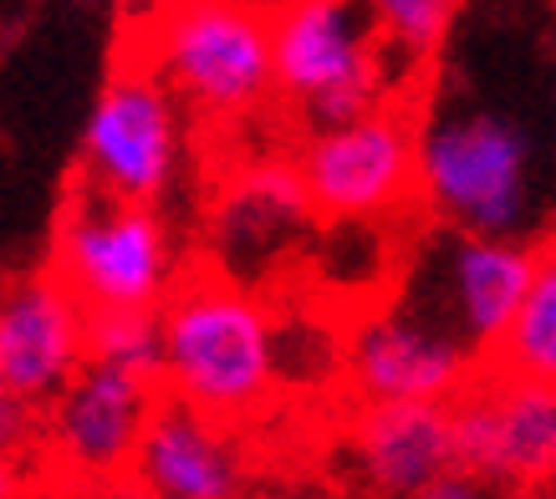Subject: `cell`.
<instances>
[{"mask_svg":"<svg viewBox=\"0 0 556 499\" xmlns=\"http://www.w3.org/2000/svg\"><path fill=\"white\" fill-rule=\"evenodd\" d=\"M51 270L77 291L87 311H164L174 285L185 281L174 234L159 204H128L77 183L56 219Z\"/></svg>","mask_w":556,"mask_h":499,"instance_id":"5","label":"cell"},{"mask_svg":"<svg viewBox=\"0 0 556 499\" xmlns=\"http://www.w3.org/2000/svg\"><path fill=\"white\" fill-rule=\"evenodd\" d=\"M240 5H251V11H261V16H281V11L302 5V0H240Z\"/></svg>","mask_w":556,"mask_h":499,"instance_id":"23","label":"cell"},{"mask_svg":"<svg viewBox=\"0 0 556 499\" xmlns=\"http://www.w3.org/2000/svg\"><path fill=\"white\" fill-rule=\"evenodd\" d=\"M276 51V98L302 133L393 102L404 82L383 47L368 0H302L270 16Z\"/></svg>","mask_w":556,"mask_h":499,"instance_id":"4","label":"cell"},{"mask_svg":"<svg viewBox=\"0 0 556 499\" xmlns=\"http://www.w3.org/2000/svg\"><path fill=\"white\" fill-rule=\"evenodd\" d=\"M0 499H36L31 459H16V453H0Z\"/></svg>","mask_w":556,"mask_h":499,"instance_id":"21","label":"cell"},{"mask_svg":"<svg viewBox=\"0 0 556 499\" xmlns=\"http://www.w3.org/2000/svg\"><path fill=\"white\" fill-rule=\"evenodd\" d=\"M490 367H501L510 378H536V383L556 387V240L541 245L531 291H526L521 311L510 321L506 342L495 347Z\"/></svg>","mask_w":556,"mask_h":499,"instance_id":"16","label":"cell"},{"mask_svg":"<svg viewBox=\"0 0 556 499\" xmlns=\"http://www.w3.org/2000/svg\"><path fill=\"white\" fill-rule=\"evenodd\" d=\"M368 5L404 82L419 77L424 67H434V56L444 51L459 16V0H368Z\"/></svg>","mask_w":556,"mask_h":499,"instance_id":"17","label":"cell"},{"mask_svg":"<svg viewBox=\"0 0 556 499\" xmlns=\"http://www.w3.org/2000/svg\"><path fill=\"white\" fill-rule=\"evenodd\" d=\"M138 62L210 123H240L276 98L270 16L240 0H169L149 11Z\"/></svg>","mask_w":556,"mask_h":499,"instance_id":"3","label":"cell"},{"mask_svg":"<svg viewBox=\"0 0 556 499\" xmlns=\"http://www.w3.org/2000/svg\"><path fill=\"white\" fill-rule=\"evenodd\" d=\"M87 357L159 378V367H164V311H143V306L92 311L87 317Z\"/></svg>","mask_w":556,"mask_h":499,"instance_id":"18","label":"cell"},{"mask_svg":"<svg viewBox=\"0 0 556 499\" xmlns=\"http://www.w3.org/2000/svg\"><path fill=\"white\" fill-rule=\"evenodd\" d=\"M77 499H159V495L143 489L138 479H123V484H108V489H92V495H77Z\"/></svg>","mask_w":556,"mask_h":499,"instance_id":"22","label":"cell"},{"mask_svg":"<svg viewBox=\"0 0 556 499\" xmlns=\"http://www.w3.org/2000/svg\"><path fill=\"white\" fill-rule=\"evenodd\" d=\"M87 311L56 270L21 276L0 291V372L26 408H47L87 362Z\"/></svg>","mask_w":556,"mask_h":499,"instance_id":"13","label":"cell"},{"mask_svg":"<svg viewBox=\"0 0 556 499\" xmlns=\"http://www.w3.org/2000/svg\"><path fill=\"white\" fill-rule=\"evenodd\" d=\"M296 168L321 219H388L419 204V117L404 102L312 128Z\"/></svg>","mask_w":556,"mask_h":499,"instance_id":"8","label":"cell"},{"mask_svg":"<svg viewBox=\"0 0 556 499\" xmlns=\"http://www.w3.org/2000/svg\"><path fill=\"white\" fill-rule=\"evenodd\" d=\"M159 383L169 398L230 423L266 413L281 387L276 317L251 285L219 270H194L164 300V367Z\"/></svg>","mask_w":556,"mask_h":499,"instance_id":"2","label":"cell"},{"mask_svg":"<svg viewBox=\"0 0 556 499\" xmlns=\"http://www.w3.org/2000/svg\"><path fill=\"white\" fill-rule=\"evenodd\" d=\"M536 255L541 245L521 234H475L444 225V234L414 255V270H408L399 300L439 321L490 367L495 347L506 342L510 321L521 311L526 291H531Z\"/></svg>","mask_w":556,"mask_h":499,"instance_id":"7","label":"cell"},{"mask_svg":"<svg viewBox=\"0 0 556 499\" xmlns=\"http://www.w3.org/2000/svg\"><path fill=\"white\" fill-rule=\"evenodd\" d=\"M36 423H41V413H36V408H26V402L11 393L5 372H0V453L31 459V453H36Z\"/></svg>","mask_w":556,"mask_h":499,"instance_id":"19","label":"cell"},{"mask_svg":"<svg viewBox=\"0 0 556 499\" xmlns=\"http://www.w3.org/2000/svg\"><path fill=\"white\" fill-rule=\"evenodd\" d=\"M348 469L363 499H414L459 469L450 402H357Z\"/></svg>","mask_w":556,"mask_h":499,"instance_id":"14","label":"cell"},{"mask_svg":"<svg viewBox=\"0 0 556 499\" xmlns=\"http://www.w3.org/2000/svg\"><path fill=\"white\" fill-rule=\"evenodd\" d=\"M36 499H77V495H67V489H51V484H47V495H36Z\"/></svg>","mask_w":556,"mask_h":499,"instance_id":"24","label":"cell"},{"mask_svg":"<svg viewBox=\"0 0 556 499\" xmlns=\"http://www.w3.org/2000/svg\"><path fill=\"white\" fill-rule=\"evenodd\" d=\"M159 5H169V0H149V11H159Z\"/></svg>","mask_w":556,"mask_h":499,"instance_id":"25","label":"cell"},{"mask_svg":"<svg viewBox=\"0 0 556 499\" xmlns=\"http://www.w3.org/2000/svg\"><path fill=\"white\" fill-rule=\"evenodd\" d=\"M312 225L317 204L306 194L296 158L240 168L210 209V270L261 291L276 281L281 260H302V250H312Z\"/></svg>","mask_w":556,"mask_h":499,"instance_id":"12","label":"cell"},{"mask_svg":"<svg viewBox=\"0 0 556 499\" xmlns=\"http://www.w3.org/2000/svg\"><path fill=\"white\" fill-rule=\"evenodd\" d=\"M185 107L143 62H123L83 128V179L128 204H164L185 164Z\"/></svg>","mask_w":556,"mask_h":499,"instance_id":"9","label":"cell"},{"mask_svg":"<svg viewBox=\"0 0 556 499\" xmlns=\"http://www.w3.org/2000/svg\"><path fill=\"white\" fill-rule=\"evenodd\" d=\"M134 479L159 499H245L251 449L240 423L164 393L134 459Z\"/></svg>","mask_w":556,"mask_h":499,"instance_id":"15","label":"cell"},{"mask_svg":"<svg viewBox=\"0 0 556 499\" xmlns=\"http://www.w3.org/2000/svg\"><path fill=\"white\" fill-rule=\"evenodd\" d=\"M159 398H164L159 378L87 357L83 372L41 408L31 464L51 489L67 495H92L134 479V459L143 449Z\"/></svg>","mask_w":556,"mask_h":499,"instance_id":"6","label":"cell"},{"mask_svg":"<svg viewBox=\"0 0 556 499\" xmlns=\"http://www.w3.org/2000/svg\"><path fill=\"white\" fill-rule=\"evenodd\" d=\"M485 372L459 336L388 296L348 327L342 383L357 402H455Z\"/></svg>","mask_w":556,"mask_h":499,"instance_id":"10","label":"cell"},{"mask_svg":"<svg viewBox=\"0 0 556 499\" xmlns=\"http://www.w3.org/2000/svg\"><path fill=\"white\" fill-rule=\"evenodd\" d=\"M419 209L450 230L531 240L541 209L531 128L475 98L434 102L419 117Z\"/></svg>","mask_w":556,"mask_h":499,"instance_id":"1","label":"cell"},{"mask_svg":"<svg viewBox=\"0 0 556 499\" xmlns=\"http://www.w3.org/2000/svg\"><path fill=\"white\" fill-rule=\"evenodd\" d=\"M414 499H531V495H526V489H510V484H501V479H485V474H475V469L459 464Z\"/></svg>","mask_w":556,"mask_h":499,"instance_id":"20","label":"cell"},{"mask_svg":"<svg viewBox=\"0 0 556 499\" xmlns=\"http://www.w3.org/2000/svg\"><path fill=\"white\" fill-rule=\"evenodd\" d=\"M459 464L510 489H556V387L485 367L455 402Z\"/></svg>","mask_w":556,"mask_h":499,"instance_id":"11","label":"cell"}]
</instances>
